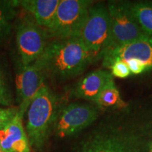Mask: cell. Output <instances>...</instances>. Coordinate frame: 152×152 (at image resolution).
Wrapping results in <instances>:
<instances>
[{
	"label": "cell",
	"mask_w": 152,
	"mask_h": 152,
	"mask_svg": "<svg viewBox=\"0 0 152 152\" xmlns=\"http://www.w3.org/2000/svg\"><path fill=\"white\" fill-rule=\"evenodd\" d=\"M103 66H110L117 60L137 59L142 61L147 71L152 68V37H147L106 52L102 56Z\"/></svg>",
	"instance_id": "cell-9"
},
{
	"label": "cell",
	"mask_w": 152,
	"mask_h": 152,
	"mask_svg": "<svg viewBox=\"0 0 152 152\" xmlns=\"http://www.w3.org/2000/svg\"><path fill=\"white\" fill-rule=\"evenodd\" d=\"M108 10L110 18V35L108 47L104 54L133 41L151 37L144 33L140 26L131 11L130 3L110 1Z\"/></svg>",
	"instance_id": "cell-4"
},
{
	"label": "cell",
	"mask_w": 152,
	"mask_h": 152,
	"mask_svg": "<svg viewBox=\"0 0 152 152\" xmlns=\"http://www.w3.org/2000/svg\"><path fill=\"white\" fill-rule=\"evenodd\" d=\"M126 64H128L129 69L131 73L134 74H140L142 72L147 71V67L140 61L137 59H130L126 61Z\"/></svg>",
	"instance_id": "cell-20"
},
{
	"label": "cell",
	"mask_w": 152,
	"mask_h": 152,
	"mask_svg": "<svg viewBox=\"0 0 152 152\" xmlns=\"http://www.w3.org/2000/svg\"><path fill=\"white\" fill-rule=\"evenodd\" d=\"M13 105V98L6 81L4 75L0 70V106L11 107Z\"/></svg>",
	"instance_id": "cell-17"
},
{
	"label": "cell",
	"mask_w": 152,
	"mask_h": 152,
	"mask_svg": "<svg viewBox=\"0 0 152 152\" xmlns=\"http://www.w3.org/2000/svg\"><path fill=\"white\" fill-rule=\"evenodd\" d=\"M0 152H4L2 150V149H1V146H0Z\"/></svg>",
	"instance_id": "cell-22"
},
{
	"label": "cell",
	"mask_w": 152,
	"mask_h": 152,
	"mask_svg": "<svg viewBox=\"0 0 152 152\" xmlns=\"http://www.w3.org/2000/svg\"><path fill=\"white\" fill-rule=\"evenodd\" d=\"M18 112V107H0V129L3 128L9 122H11Z\"/></svg>",
	"instance_id": "cell-19"
},
{
	"label": "cell",
	"mask_w": 152,
	"mask_h": 152,
	"mask_svg": "<svg viewBox=\"0 0 152 152\" xmlns=\"http://www.w3.org/2000/svg\"><path fill=\"white\" fill-rule=\"evenodd\" d=\"M112 75L120 78H125L130 75L131 72L126 62L123 60H117L110 66Z\"/></svg>",
	"instance_id": "cell-18"
},
{
	"label": "cell",
	"mask_w": 152,
	"mask_h": 152,
	"mask_svg": "<svg viewBox=\"0 0 152 152\" xmlns=\"http://www.w3.org/2000/svg\"><path fill=\"white\" fill-rule=\"evenodd\" d=\"M95 60L80 37L53 39L35 64L45 76L60 81L80 75Z\"/></svg>",
	"instance_id": "cell-1"
},
{
	"label": "cell",
	"mask_w": 152,
	"mask_h": 152,
	"mask_svg": "<svg viewBox=\"0 0 152 152\" xmlns=\"http://www.w3.org/2000/svg\"><path fill=\"white\" fill-rule=\"evenodd\" d=\"M61 0H22L17 4L33 16L38 26L47 30L51 26Z\"/></svg>",
	"instance_id": "cell-12"
},
{
	"label": "cell",
	"mask_w": 152,
	"mask_h": 152,
	"mask_svg": "<svg viewBox=\"0 0 152 152\" xmlns=\"http://www.w3.org/2000/svg\"><path fill=\"white\" fill-rule=\"evenodd\" d=\"M59 99L50 88L44 85L28 109V137L30 146L42 149L49 133L56 125L60 113Z\"/></svg>",
	"instance_id": "cell-2"
},
{
	"label": "cell",
	"mask_w": 152,
	"mask_h": 152,
	"mask_svg": "<svg viewBox=\"0 0 152 152\" xmlns=\"http://www.w3.org/2000/svg\"><path fill=\"white\" fill-rule=\"evenodd\" d=\"M98 106L86 103H71L61 110L55 128L60 137L80 132L96 121L99 114Z\"/></svg>",
	"instance_id": "cell-7"
},
{
	"label": "cell",
	"mask_w": 152,
	"mask_h": 152,
	"mask_svg": "<svg viewBox=\"0 0 152 152\" xmlns=\"http://www.w3.org/2000/svg\"><path fill=\"white\" fill-rule=\"evenodd\" d=\"M16 1L0 3V37L7 35L11 28V21L16 15Z\"/></svg>",
	"instance_id": "cell-15"
},
{
	"label": "cell",
	"mask_w": 152,
	"mask_h": 152,
	"mask_svg": "<svg viewBox=\"0 0 152 152\" xmlns=\"http://www.w3.org/2000/svg\"><path fill=\"white\" fill-rule=\"evenodd\" d=\"M47 30L36 23L34 19L26 18L19 23L16 39L23 66L33 64L41 56L47 43Z\"/></svg>",
	"instance_id": "cell-6"
},
{
	"label": "cell",
	"mask_w": 152,
	"mask_h": 152,
	"mask_svg": "<svg viewBox=\"0 0 152 152\" xmlns=\"http://www.w3.org/2000/svg\"><path fill=\"white\" fill-rule=\"evenodd\" d=\"M92 2L88 0H61L52 24L46 30L49 38L79 37Z\"/></svg>",
	"instance_id": "cell-3"
},
{
	"label": "cell",
	"mask_w": 152,
	"mask_h": 152,
	"mask_svg": "<svg viewBox=\"0 0 152 152\" xmlns=\"http://www.w3.org/2000/svg\"><path fill=\"white\" fill-rule=\"evenodd\" d=\"M45 75L35 63L21 66L16 75L18 113L23 117L38 91L45 84Z\"/></svg>",
	"instance_id": "cell-8"
},
{
	"label": "cell",
	"mask_w": 152,
	"mask_h": 152,
	"mask_svg": "<svg viewBox=\"0 0 152 152\" xmlns=\"http://www.w3.org/2000/svg\"><path fill=\"white\" fill-rule=\"evenodd\" d=\"M118 142L115 139L99 137L86 144L83 152H110Z\"/></svg>",
	"instance_id": "cell-16"
},
{
	"label": "cell",
	"mask_w": 152,
	"mask_h": 152,
	"mask_svg": "<svg viewBox=\"0 0 152 152\" xmlns=\"http://www.w3.org/2000/svg\"><path fill=\"white\" fill-rule=\"evenodd\" d=\"M130 9L144 33L152 37V2L130 3Z\"/></svg>",
	"instance_id": "cell-14"
},
{
	"label": "cell",
	"mask_w": 152,
	"mask_h": 152,
	"mask_svg": "<svg viewBox=\"0 0 152 152\" xmlns=\"http://www.w3.org/2000/svg\"><path fill=\"white\" fill-rule=\"evenodd\" d=\"M113 80L111 73L97 70L88 73L75 87L73 94L77 98L94 102L106 85Z\"/></svg>",
	"instance_id": "cell-11"
},
{
	"label": "cell",
	"mask_w": 152,
	"mask_h": 152,
	"mask_svg": "<svg viewBox=\"0 0 152 152\" xmlns=\"http://www.w3.org/2000/svg\"><path fill=\"white\" fill-rule=\"evenodd\" d=\"M18 113L11 122L0 129V146L4 152H30V144Z\"/></svg>",
	"instance_id": "cell-10"
},
{
	"label": "cell",
	"mask_w": 152,
	"mask_h": 152,
	"mask_svg": "<svg viewBox=\"0 0 152 152\" xmlns=\"http://www.w3.org/2000/svg\"><path fill=\"white\" fill-rule=\"evenodd\" d=\"M94 103L100 109L109 108H123L125 106V102L122 100L118 90L115 86L114 80L109 83L101 92Z\"/></svg>",
	"instance_id": "cell-13"
},
{
	"label": "cell",
	"mask_w": 152,
	"mask_h": 152,
	"mask_svg": "<svg viewBox=\"0 0 152 152\" xmlns=\"http://www.w3.org/2000/svg\"><path fill=\"white\" fill-rule=\"evenodd\" d=\"M110 152H130V150L127 149L125 146H123L122 144L118 143L115 144V146L112 149Z\"/></svg>",
	"instance_id": "cell-21"
},
{
	"label": "cell",
	"mask_w": 152,
	"mask_h": 152,
	"mask_svg": "<svg viewBox=\"0 0 152 152\" xmlns=\"http://www.w3.org/2000/svg\"><path fill=\"white\" fill-rule=\"evenodd\" d=\"M110 35V18L108 7L102 4L92 5L80 38L94 56L102 58L107 48Z\"/></svg>",
	"instance_id": "cell-5"
}]
</instances>
